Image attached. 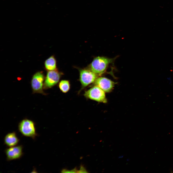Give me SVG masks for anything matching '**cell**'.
Wrapping results in <instances>:
<instances>
[{
    "label": "cell",
    "mask_w": 173,
    "mask_h": 173,
    "mask_svg": "<svg viewBox=\"0 0 173 173\" xmlns=\"http://www.w3.org/2000/svg\"><path fill=\"white\" fill-rule=\"evenodd\" d=\"M112 60L104 57L98 56L94 58L89 66V69L97 75L104 73Z\"/></svg>",
    "instance_id": "obj_1"
},
{
    "label": "cell",
    "mask_w": 173,
    "mask_h": 173,
    "mask_svg": "<svg viewBox=\"0 0 173 173\" xmlns=\"http://www.w3.org/2000/svg\"><path fill=\"white\" fill-rule=\"evenodd\" d=\"M18 129L23 135L33 139L38 136L36 132L34 123L29 119H25L22 120L19 124Z\"/></svg>",
    "instance_id": "obj_2"
},
{
    "label": "cell",
    "mask_w": 173,
    "mask_h": 173,
    "mask_svg": "<svg viewBox=\"0 0 173 173\" xmlns=\"http://www.w3.org/2000/svg\"><path fill=\"white\" fill-rule=\"evenodd\" d=\"M105 92L99 87L95 86L85 91L84 96L96 101L105 103L107 102Z\"/></svg>",
    "instance_id": "obj_3"
},
{
    "label": "cell",
    "mask_w": 173,
    "mask_h": 173,
    "mask_svg": "<svg viewBox=\"0 0 173 173\" xmlns=\"http://www.w3.org/2000/svg\"><path fill=\"white\" fill-rule=\"evenodd\" d=\"M98 75L90 69H83L80 71V80L82 89L95 82Z\"/></svg>",
    "instance_id": "obj_4"
},
{
    "label": "cell",
    "mask_w": 173,
    "mask_h": 173,
    "mask_svg": "<svg viewBox=\"0 0 173 173\" xmlns=\"http://www.w3.org/2000/svg\"><path fill=\"white\" fill-rule=\"evenodd\" d=\"M23 146L20 145L9 147L5 151L7 161L19 159L22 156Z\"/></svg>",
    "instance_id": "obj_5"
},
{
    "label": "cell",
    "mask_w": 173,
    "mask_h": 173,
    "mask_svg": "<svg viewBox=\"0 0 173 173\" xmlns=\"http://www.w3.org/2000/svg\"><path fill=\"white\" fill-rule=\"evenodd\" d=\"M61 75V73L56 70L49 71L44 83V88H50L57 84L59 80Z\"/></svg>",
    "instance_id": "obj_6"
},
{
    "label": "cell",
    "mask_w": 173,
    "mask_h": 173,
    "mask_svg": "<svg viewBox=\"0 0 173 173\" xmlns=\"http://www.w3.org/2000/svg\"><path fill=\"white\" fill-rule=\"evenodd\" d=\"M44 77L43 73L38 72L33 76L31 81V85L34 92L43 93V87Z\"/></svg>",
    "instance_id": "obj_7"
},
{
    "label": "cell",
    "mask_w": 173,
    "mask_h": 173,
    "mask_svg": "<svg viewBox=\"0 0 173 173\" xmlns=\"http://www.w3.org/2000/svg\"><path fill=\"white\" fill-rule=\"evenodd\" d=\"M94 83L95 86L99 87L106 93L111 92L115 84V83L110 80L102 77H98Z\"/></svg>",
    "instance_id": "obj_8"
},
{
    "label": "cell",
    "mask_w": 173,
    "mask_h": 173,
    "mask_svg": "<svg viewBox=\"0 0 173 173\" xmlns=\"http://www.w3.org/2000/svg\"><path fill=\"white\" fill-rule=\"evenodd\" d=\"M19 141V139L15 132L8 133L6 135L4 139V144L8 147L17 145Z\"/></svg>",
    "instance_id": "obj_9"
},
{
    "label": "cell",
    "mask_w": 173,
    "mask_h": 173,
    "mask_svg": "<svg viewBox=\"0 0 173 173\" xmlns=\"http://www.w3.org/2000/svg\"><path fill=\"white\" fill-rule=\"evenodd\" d=\"M45 67L49 71L56 70V61L53 56H52L47 59L44 62Z\"/></svg>",
    "instance_id": "obj_10"
},
{
    "label": "cell",
    "mask_w": 173,
    "mask_h": 173,
    "mask_svg": "<svg viewBox=\"0 0 173 173\" xmlns=\"http://www.w3.org/2000/svg\"><path fill=\"white\" fill-rule=\"evenodd\" d=\"M60 89L63 93H66L69 90L70 85L69 81L67 80H61L59 84Z\"/></svg>",
    "instance_id": "obj_11"
},
{
    "label": "cell",
    "mask_w": 173,
    "mask_h": 173,
    "mask_svg": "<svg viewBox=\"0 0 173 173\" xmlns=\"http://www.w3.org/2000/svg\"><path fill=\"white\" fill-rule=\"evenodd\" d=\"M78 170L76 167L71 170H68L66 169H63L61 171L62 173H76L78 172Z\"/></svg>",
    "instance_id": "obj_12"
},
{
    "label": "cell",
    "mask_w": 173,
    "mask_h": 173,
    "mask_svg": "<svg viewBox=\"0 0 173 173\" xmlns=\"http://www.w3.org/2000/svg\"><path fill=\"white\" fill-rule=\"evenodd\" d=\"M88 172L84 166L81 165L80 167V170H78L77 173H87Z\"/></svg>",
    "instance_id": "obj_13"
},
{
    "label": "cell",
    "mask_w": 173,
    "mask_h": 173,
    "mask_svg": "<svg viewBox=\"0 0 173 173\" xmlns=\"http://www.w3.org/2000/svg\"><path fill=\"white\" fill-rule=\"evenodd\" d=\"M123 157V156H120V157H119V158H122V157Z\"/></svg>",
    "instance_id": "obj_14"
}]
</instances>
